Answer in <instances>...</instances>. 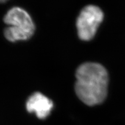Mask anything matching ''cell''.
<instances>
[{
	"mask_svg": "<svg viewBox=\"0 0 125 125\" xmlns=\"http://www.w3.org/2000/svg\"><path fill=\"white\" fill-rule=\"evenodd\" d=\"M53 103L40 92H35L28 98L26 109L29 112H34L39 119L46 118L51 113Z\"/></svg>",
	"mask_w": 125,
	"mask_h": 125,
	"instance_id": "4",
	"label": "cell"
},
{
	"mask_svg": "<svg viewBox=\"0 0 125 125\" xmlns=\"http://www.w3.org/2000/svg\"><path fill=\"white\" fill-rule=\"evenodd\" d=\"M4 21L8 25L4 30V35L10 42L27 40L35 31V25L31 16L20 7L9 9L5 15Z\"/></svg>",
	"mask_w": 125,
	"mask_h": 125,
	"instance_id": "2",
	"label": "cell"
},
{
	"mask_svg": "<svg viewBox=\"0 0 125 125\" xmlns=\"http://www.w3.org/2000/svg\"><path fill=\"white\" fill-rule=\"evenodd\" d=\"M75 76V90L83 103L94 105L104 100L108 83L105 67L97 62H85L77 68Z\"/></svg>",
	"mask_w": 125,
	"mask_h": 125,
	"instance_id": "1",
	"label": "cell"
},
{
	"mask_svg": "<svg viewBox=\"0 0 125 125\" xmlns=\"http://www.w3.org/2000/svg\"><path fill=\"white\" fill-rule=\"evenodd\" d=\"M103 18V11L96 5H89L83 8L76 23L79 38L83 41H89L93 38Z\"/></svg>",
	"mask_w": 125,
	"mask_h": 125,
	"instance_id": "3",
	"label": "cell"
}]
</instances>
